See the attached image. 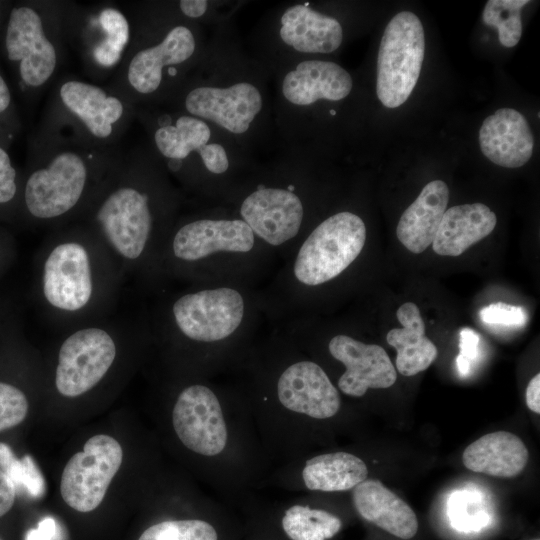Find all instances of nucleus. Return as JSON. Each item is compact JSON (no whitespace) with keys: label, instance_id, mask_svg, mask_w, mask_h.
Instances as JSON below:
<instances>
[{"label":"nucleus","instance_id":"nucleus-1","mask_svg":"<svg viewBox=\"0 0 540 540\" xmlns=\"http://www.w3.org/2000/svg\"><path fill=\"white\" fill-rule=\"evenodd\" d=\"M171 423L177 439L201 459L212 488L223 496H246L270 467L251 408H230L206 385L192 384L179 393Z\"/></svg>","mask_w":540,"mask_h":540},{"label":"nucleus","instance_id":"nucleus-2","mask_svg":"<svg viewBox=\"0 0 540 540\" xmlns=\"http://www.w3.org/2000/svg\"><path fill=\"white\" fill-rule=\"evenodd\" d=\"M122 152L120 146H95L40 127L22 192L28 214L48 221L73 212L91 185L108 177Z\"/></svg>","mask_w":540,"mask_h":540},{"label":"nucleus","instance_id":"nucleus-3","mask_svg":"<svg viewBox=\"0 0 540 540\" xmlns=\"http://www.w3.org/2000/svg\"><path fill=\"white\" fill-rule=\"evenodd\" d=\"M340 408L339 391L322 367L301 360L279 375L275 403L251 411L269 459L285 464L299 457L300 426L333 418Z\"/></svg>","mask_w":540,"mask_h":540},{"label":"nucleus","instance_id":"nucleus-4","mask_svg":"<svg viewBox=\"0 0 540 540\" xmlns=\"http://www.w3.org/2000/svg\"><path fill=\"white\" fill-rule=\"evenodd\" d=\"M69 8L70 3L34 1L10 10L4 50L24 90L41 91L57 75L68 46Z\"/></svg>","mask_w":540,"mask_h":540},{"label":"nucleus","instance_id":"nucleus-5","mask_svg":"<svg viewBox=\"0 0 540 540\" xmlns=\"http://www.w3.org/2000/svg\"><path fill=\"white\" fill-rule=\"evenodd\" d=\"M137 107L109 86L65 77L58 81L40 127L100 147H118Z\"/></svg>","mask_w":540,"mask_h":540},{"label":"nucleus","instance_id":"nucleus-6","mask_svg":"<svg viewBox=\"0 0 540 540\" xmlns=\"http://www.w3.org/2000/svg\"><path fill=\"white\" fill-rule=\"evenodd\" d=\"M198 41L193 27L170 23L154 39L134 29L132 44L109 86L136 107L162 94L196 55Z\"/></svg>","mask_w":540,"mask_h":540},{"label":"nucleus","instance_id":"nucleus-7","mask_svg":"<svg viewBox=\"0 0 540 540\" xmlns=\"http://www.w3.org/2000/svg\"><path fill=\"white\" fill-rule=\"evenodd\" d=\"M135 179L134 152L123 151L107 177L109 186L104 181L105 191L94 211V219L108 242L131 260L142 254L153 224L150 195Z\"/></svg>","mask_w":540,"mask_h":540},{"label":"nucleus","instance_id":"nucleus-8","mask_svg":"<svg viewBox=\"0 0 540 540\" xmlns=\"http://www.w3.org/2000/svg\"><path fill=\"white\" fill-rule=\"evenodd\" d=\"M68 44L79 52L87 72L102 79L113 75L126 53L135 24L115 4H98L82 9L70 4L68 12Z\"/></svg>","mask_w":540,"mask_h":540},{"label":"nucleus","instance_id":"nucleus-9","mask_svg":"<svg viewBox=\"0 0 540 540\" xmlns=\"http://www.w3.org/2000/svg\"><path fill=\"white\" fill-rule=\"evenodd\" d=\"M424 52L420 19L409 11L397 13L384 30L377 58L376 93L385 107H399L408 99L420 76Z\"/></svg>","mask_w":540,"mask_h":540},{"label":"nucleus","instance_id":"nucleus-10","mask_svg":"<svg viewBox=\"0 0 540 540\" xmlns=\"http://www.w3.org/2000/svg\"><path fill=\"white\" fill-rule=\"evenodd\" d=\"M365 240L366 226L358 215L344 211L330 216L302 244L294 264L296 278L311 286L335 278L358 257Z\"/></svg>","mask_w":540,"mask_h":540},{"label":"nucleus","instance_id":"nucleus-11","mask_svg":"<svg viewBox=\"0 0 540 540\" xmlns=\"http://www.w3.org/2000/svg\"><path fill=\"white\" fill-rule=\"evenodd\" d=\"M122 460V447L113 437L99 434L88 439L63 469L60 492L65 503L78 512L96 509Z\"/></svg>","mask_w":540,"mask_h":540},{"label":"nucleus","instance_id":"nucleus-12","mask_svg":"<svg viewBox=\"0 0 540 540\" xmlns=\"http://www.w3.org/2000/svg\"><path fill=\"white\" fill-rule=\"evenodd\" d=\"M179 111L234 134L247 133L263 109V95L252 82L228 86L194 85L178 95Z\"/></svg>","mask_w":540,"mask_h":540},{"label":"nucleus","instance_id":"nucleus-13","mask_svg":"<svg viewBox=\"0 0 540 540\" xmlns=\"http://www.w3.org/2000/svg\"><path fill=\"white\" fill-rule=\"evenodd\" d=\"M151 139L155 153L174 171L193 154L210 173L222 174L229 168L228 153L221 143L212 141L209 123L179 110L156 119Z\"/></svg>","mask_w":540,"mask_h":540},{"label":"nucleus","instance_id":"nucleus-14","mask_svg":"<svg viewBox=\"0 0 540 540\" xmlns=\"http://www.w3.org/2000/svg\"><path fill=\"white\" fill-rule=\"evenodd\" d=\"M116 357L110 334L90 327L71 334L61 345L55 384L66 397H76L92 389L105 376Z\"/></svg>","mask_w":540,"mask_h":540},{"label":"nucleus","instance_id":"nucleus-15","mask_svg":"<svg viewBox=\"0 0 540 540\" xmlns=\"http://www.w3.org/2000/svg\"><path fill=\"white\" fill-rule=\"evenodd\" d=\"M177 326L188 338L215 342L230 336L240 325L244 301L231 288H217L190 293L173 305Z\"/></svg>","mask_w":540,"mask_h":540},{"label":"nucleus","instance_id":"nucleus-16","mask_svg":"<svg viewBox=\"0 0 540 540\" xmlns=\"http://www.w3.org/2000/svg\"><path fill=\"white\" fill-rule=\"evenodd\" d=\"M93 291L87 250L78 242L58 244L44 263L43 293L47 302L64 311L85 307Z\"/></svg>","mask_w":540,"mask_h":540},{"label":"nucleus","instance_id":"nucleus-17","mask_svg":"<svg viewBox=\"0 0 540 540\" xmlns=\"http://www.w3.org/2000/svg\"><path fill=\"white\" fill-rule=\"evenodd\" d=\"M368 467L357 455L336 451L311 456L300 466L283 464L274 475L279 485L296 491L299 487L315 492H343L352 490L366 480Z\"/></svg>","mask_w":540,"mask_h":540},{"label":"nucleus","instance_id":"nucleus-18","mask_svg":"<svg viewBox=\"0 0 540 540\" xmlns=\"http://www.w3.org/2000/svg\"><path fill=\"white\" fill-rule=\"evenodd\" d=\"M328 350L345 367L337 383L345 395L359 398L368 389L389 388L397 379L390 357L379 345L336 335L330 340Z\"/></svg>","mask_w":540,"mask_h":540},{"label":"nucleus","instance_id":"nucleus-19","mask_svg":"<svg viewBox=\"0 0 540 540\" xmlns=\"http://www.w3.org/2000/svg\"><path fill=\"white\" fill-rule=\"evenodd\" d=\"M290 189L259 185L241 204L240 214L253 233L277 246L295 237L303 220V205Z\"/></svg>","mask_w":540,"mask_h":540},{"label":"nucleus","instance_id":"nucleus-20","mask_svg":"<svg viewBox=\"0 0 540 540\" xmlns=\"http://www.w3.org/2000/svg\"><path fill=\"white\" fill-rule=\"evenodd\" d=\"M254 245V233L240 219L192 221L182 226L173 239L174 255L195 261L217 251L248 252Z\"/></svg>","mask_w":540,"mask_h":540},{"label":"nucleus","instance_id":"nucleus-21","mask_svg":"<svg viewBox=\"0 0 540 540\" xmlns=\"http://www.w3.org/2000/svg\"><path fill=\"white\" fill-rule=\"evenodd\" d=\"M352 87L351 75L337 63L304 60L284 74L281 93L291 105L309 106L322 99L340 101Z\"/></svg>","mask_w":540,"mask_h":540},{"label":"nucleus","instance_id":"nucleus-22","mask_svg":"<svg viewBox=\"0 0 540 540\" xmlns=\"http://www.w3.org/2000/svg\"><path fill=\"white\" fill-rule=\"evenodd\" d=\"M479 144L482 153L494 164L518 168L530 160L534 137L528 121L520 112L501 108L483 121Z\"/></svg>","mask_w":540,"mask_h":540},{"label":"nucleus","instance_id":"nucleus-23","mask_svg":"<svg viewBox=\"0 0 540 540\" xmlns=\"http://www.w3.org/2000/svg\"><path fill=\"white\" fill-rule=\"evenodd\" d=\"M279 38L294 51L328 54L343 41V29L333 17L313 10L308 3L287 7L279 19Z\"/></svg>","mask_w":540,"mask_h":540},{"label":"nucleus","instance_id":"nucleus-24","mask_svg":"<svg viewBox=\"0 0 540 540\" xmlns=\"http://www.w3.org/2000/svg\"><path fill=\"white\" fill-rule=\"evenodd\" d=\"M352 502L363 519L398 538L410 539L418 531L413 509L377 479H366L355 486Z\"/></svg>","mask_w":540,"mask_h":540},{"label":"nucleus","instance_id":"nucleus-25","mask_svg":"<svg viewBox=\"0 0 540 540\" xmlns=\"http://www.w3.org/2000/svg\"><path fill=\"white\" fill-rule=\"evenodd\" d=\"M449 201V189L442 180L424 186L415 201L401 215L396 235L409 251L422 253L432 244Z\"/></svg>","mask_w":540,"mask_h":540},{"label":"nucleus","instance_id":"nucleus-26","mask_svg":"<svg viewBox=\"0 0 540 540\" xmlns=\"http://www.w3.org/2000/svg\"><path fill=\"white\" fill-rule=\"evenodd\" d=\"M496 223L495 213L483 203L453 206L442 217L433 250L441 256H459L487 237Z\"/></svg>","mask_w":540,"mask_h":540},{"label":"nucleus","instance_id":"nucleus-27","mask_svg":"<svg viewBox=\"0 0 540 540\" xmlns=\"http://www.w3.org/2000/svg\"><path fill=\"white\" fill-rule=\"evenodd\" d=\"M462 460L470 471L510 478L517 476L525 468L528 450L515 434L496 431L480 437L466 447Z\"/></svg>","mask_w":540,"mask_h":540},{"label":"nucleus","instance_id":"nucleus-28","mask_svg":"<svg viewBox=\"0 0 540 540\" xmlns=\"http://www.w3.org/2000/svg\"><path fill=\"white\" fill-rule=\"evenodd\" d=\"M402 328L391 329L387 343L397 351L396 368L404 376L426 370L437 358L438 349L425 335V324L418 306L405 302L396 313Z\"/></svg>","mask_w":540,"mask_h":540},{"label":"nucleus","instance_id":"nucleus-29","mask_svg":"<svg viewBox=\"0 0 540 540\" xmlns=\"http://www.w3.org/2000/svg\"><path fill=\"white\" fill-rule=\"evenodd\" d=\"M280 526L289 540H328L341 530L342 521L327 510L295 501L282 510Z\"/></svg>","mask_w":540,"mask_h":540},{"label":"nucleus","instance_id":"nucleus-30","mask_svg":"<svg viewBox=\"0 0 540 540\" xmlns=\"http://www.w3.org/2000/svg\"><path fill=\"white\" fill-rule=\"evenodd\" d=\"M527 0H489L487 1L482 20L488 26L498 30V38L504 47H514L522 35L521 9Z\"/></svg>","mask_w":540,"mask_h":540},{"label":"nucleus","instance_id":"nucleus-31","mask_svg":"<svg viewBox=\"0 0 540 540\" xmlns=\"http://www.w3.org/2000/svg\"><path fill=\"white\" fill-rule=\"evenodd\" d=\"M0 470L3 471L15 486V489L39 498L45 493V480L30 455L19 459L9 445L0 442Z\"/></svg>","mask_w":540,"mask_h":540},{"label":"nucleus","instance_id":"nucleus-32","mask_svg":"<svg viewBox=\"0 0 540 540\" xmlns=\"http://www.w3.org/2000/svg\"><path fill=\"white\" fill-rule=\"evenodd\" d=\"M138 540H219V533L205 519L164 520L146 528Z\"/></svg>","mask_w":540,"mask_h":540},{"label":"nucleus","instance_id":"nucleus-33","mask_svg":"<svg viewBox=\"0 0 540 540\" xmlns=\"http://www.w3.org/2000/svg\"><path fill=\"white\" fill-rule=\"evenodd\" d=\"M27 413L25 394L14 385L0 381V432L19 425Z\"/></svg>","mask_w":540,"mask_h":540},{"label":"nucleus","instance_id":"nucleus-34","mask_svg":"<svg viewBox=\"0 0 540 540\" xmlns=\"http://www.w3.org/2000/svg\"><path fill=\"white\" fill-rule=\"evenodd\" d=\"M480 319L485 324L519 327L527 322V314L520 306H514L503 302L489 304L479 312Z\"/></svg>","mask_w":540,"mask_h":540},{"label":"nucleus","instance_id":"nucleus-35","mask_svg":"<svg viewBox=\"0 0 540 540\" xmlns=\"http://www.w3.org/2000/svg\"><path fill=\"white\" fill-rule=\"evenodd\" d=\"M480 336L471 328H463L459 334L460 353L456 357V366L462 377L469 375L473 363L479 357Z\"/></svg>","mask_w":540,"mask_h":540},{"label":"nucleus","instance_id":"nucleus-36","mask_svg":"<svg viewBox=\"0 0 540 540\" xmlns=\"http://www.w3.org/2000/svg\"><path fill=\"white\" fill-rule=\"evenodd\" d=\"M18 191V172L7 150L0 145V206L11 204Z\"/></svg>","mask_w":540,"mask_h":540},{"label":"nucleus","instance_id":"nucleus-37","mask_svg":"<svg viewBox=\"0 0 540 540\" xmlns=\"http://www.w3.org/2000/svg\"><path fill=\"white\" fill-rule=\"evenodd\" d=\"M57 535V524L53 517L40 520L36 528L28 531L26 540H54Z\"/></svg>","mask_w":540,"mask_h":540},{"label":"nucleus","instance_id":"nucleus-38","mask_svg":"<svg viewBox=\"0 0 540 540\" xmlns=\"http://www.w3.org/2000/svg\"><path fill=\"white\" fill-rule=\"evenodd\" d=\"M16 489L9 477L0 470V517L4 516L13 506Z\"/></svg>","mask_w":540,"mask_h":540},{"label":"nucleus","instance_id":"nucleus-39","mask_svg":"<svg viewBox=\"0 0 540 540\" xmlns=\"http://www.w3.org/2000/svg\"><path fill=\"white\" fill-rule=\"evenodd\" d=\"M178 9L185 18L195 20L206 14L208 2L205 0H181L178 2Z\"/></svg>","mask_w":540,"mask_h":540},{"label":"nucleus","instance_id":"nucleus-40","mask_svg":"<svg viewBox=\"0 0 540 540\" xmlns=\"http://www.w3.org/2000/svg\"><path fill=\"white\" fill-rule=\"evenodd\" d=\"M526 405L534 413H540V374H536L526 389Z\"/></svg>","mask_w":540,"mask_h":540},{"label":"nucleus","instance_id":"nucleus-41","mask_svg":"<svg viewBox=\"0 0 540 540\" xmlns=\"http://www.w3.org/2000/svg\"><path fill=\"white\" fill-rule=\"evenodd\" d=\"M12 110V94L11 90L0 73V118L6 117Z\"/></svg>","mask_w":540,"mask_h":540},{"label":"nucleus","instance_id":"nucleus-42","mask_svg":"<svg viewBox=\"0 0 540 540\" xmlns=\"http://www.w3.org/2000/svg\"><path fill=\"white\" fill-rule=\"evenodd\" d=\"M0 540H1V538H0Z\"/></svg>","mask_w":540,"mask_h":540},{"label":"nucleus","instance_id":"nucleus-43","mask_svg":"<svg viewBox=\"0 0 540 540\" xmlns=\"http://www.w3.org/2000/svg\"><path fill=\"white\" fill-rule=\"evenodd\" d=\"M538 540V539H537Z\"/></svg>","mask_w":540,"mask_h":540}]
</instances>
